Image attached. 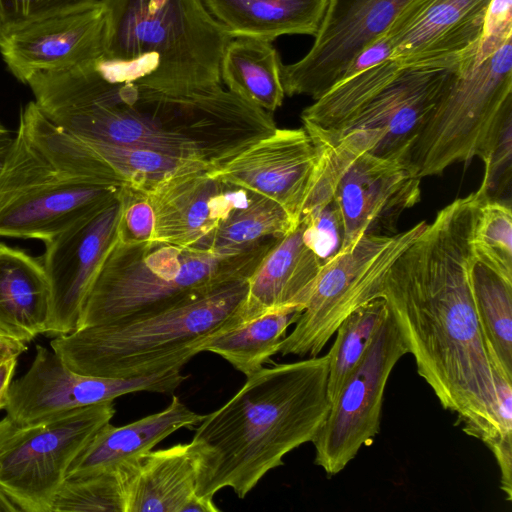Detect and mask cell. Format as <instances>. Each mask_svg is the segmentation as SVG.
Listing matches in <instances>:
<instances>
[{"mask_svg": "<svg viewBox=\"0 0 512 512\" xmlns=\"http://www.w3.org/2000/svg\"><path fill=\"white\" fill-rule=\"evenodd\" d=\"M486 199L478 189L439 210L391 265L380 298L442 407L497 455L512 448V432L500 427L493 368L471 284L470 236Z\"/></svg>", "mask_w": 512, "mask_h": 512, "instance_id": "1", "label": "cell"}, {"mask_svg": "<svg viewBox=\"0 0 512 512\" xmlns=\"http://www.w3.org/2000/svg\"><path fill=\"white\" fill-rule=\"evenodd\" d=\"M328 364L326 353L263 367L204 415L190 442L199 497L228 487L244 498L289 452L315 439L331 407Z\"/></svg>", "mask_w": 512, "mask_h": 512, "instance_id": "2", "label": "cell"}, {"mask_svg": "<svg viewBox=\"0 0 512 512\" xmlns=\"http://www.w3.org/2000/svg\"><path fill=\"white\" fill-rule=\"evenodd\" d=\"M121 189L89 147L30 101L20 111L0 174V237L46 242L105 207Z\"/></svg>", "mask_w": 512, "mask_h": 512, "instance_id": "3", "label": "cell"}, {"mask_svg": "<svg viewBox=\"0 0 512 512\" xmlns=\"http://www.w3.org/2000/svg\"><path fill=\"white\" fill-rule=\"evenodd\" d=\"M101 63L115 79L174 94L221 86L232 39L202 0H102Z\"/></svg>", "mask_w": 512, "mask_h": 512, "instance_id": "4", "label": "cell"}, {"mask_svg": "<svg viewBox=\"0 0 512 512\" xmlns=\"http://www.w3.org/2000/svg\"><path fill=\"white\" fill-rule=\"evenodd\" d=\"M247 289L248 279L234 281L156 312L76 329L50 346L84 375L140 378L182 370L208 339L242 323Z\"/></svg>", "mask_w": 512, "mask_h": 512, "instance_id": "5", "label": "cell"}, {"mask_svg": "<svg viewBox=\"0 0 512 512\" xmlns=\"http://www.w3.org/2000/svg\"><path fill=\"white\" fill-rule=\"evenodd\" d=\"M277 239L225 254L156 241L129 245L116 238L86 296L77 329L156 312L248 279Z\"/></svg>", "mask_w": 512, "mask_h": 512, "instance_id": "6", "label": "cell"}, {"mask_svg": "<svg viewBox=\"0 0 512 512\" xmlns=\"http://www.w3.org/2000/svg\"><path fill=\"white\" fill-rule=\"evenodd\" d=\"M512 122V39L454 71L409 153L420 178L474 158L486 163Z\"/></svg>", "mask_w": 512, "mask_h": 512, "instance_id": "7", "label": "cell"}, {"mask_svg": "<svg viewBox=\"0 0 512 512\" xmlns=\"http://www.w3.org/2000/svg\"><path fill=\"white\" fill-rule=\"evenodd\" d=\"M427 225L421 221L392 235H365L326 261L292 332L278 348L282 356L315 357L353 311L380 298L387 271Z\"/></svg>", "mask_w": 512, "mask_h": 512, "instance_id": "8", "label": "cell"}, {"mask_svg": "<svg viewBox=\"0 0 512 512\" xmlns=\"http://www.w3.org/2000/svg\"><path fill=\"white\" fill-rule=\"evenodd\" d=\"M115 414L106 401L18 428L0 448V488L25 512H51L67 471Z\"/></svg>", "mask_w": 512, "mask_h": 512, "instance_id": "9", "label": "cell"}, {"mask_svg": "<svg viewBox=\"0 0 512 512\" xmlns=\"http://www.w3.org/2000/svg\"><path fill=\"white\" fill-rule=\"evenodd\" d=\"M407 353L396 322L388 311L312 441L314 462L328 476L340 473L379 433L388 379L397 362Z\"/></svg>", "mask_w": 512, "mask_h": 512, "instance_id": "10", "label": "cell"}, {"mask_svg": "<svg viewBox=\"0 0 512 512\" xmlns=\"http://www.w3.org/2000/svg\"><path fill=\"white\" fill-rule=\"evenodd\" d=\"M453 72L448 69L403 68L320 149L336 146L353 157L369 153L409 158L416 137Z\"/></svg>", "mask_w": 512, "mask_h": 512, "instance_id": "11", "label": "cell"}, {"mask_svg": "<svg viewBox=\"0 0 512 512\" xmlns=\"http://www.w3.org/2000/svg\"><path fill=\"white\" fill-rule=\"evenodd\" d=\"M35 352L27 372L11 382L4 408L18 428L130 393L172 394L186 380L180 369L140 378L84 375L66 366L53 350L37 344Z\"/></svg>", "mask_w": 512, "mask_h": 512, "instance_id": "12", "label": "cell"}, {"mask_svg": "<svg viewBox=\"0 0 512 512\" xmlns=\"http://www.w3.org/2000/svg\"><path fill=\"white\" fill-rule=\"evenodd\" d=\"M411 1L330 0L310 50L299 61L282 64L285 95L321 97L367 45L387 32Z\"/></svg>", "mask_w": 512, "mask_h": 512, "instance_id": "13", "label": "cell"}, {"mask_svg": "<svg viewBox=\"0 0 512 512\" xmlns=\"http://www.w3.org/2000/svg\"><path fill=\"white\" fill-rule=\"evenodd\" d=\"M490 0H412L385 33L401 68L457 71L476 58Z\"/></svg>", "mask_w": 512, "mask_h": 512, "instance_id": "14", "label": "cell"}, {"mask_svg": "<svg viewBox=\"0 0 512 512\" xmlns=\"http://www.w3.org/2000/svg\"><path fill=\"white\" fill-rule=\"evenodd\" d=\"M421 179L404 156L363 153L343 165L333 193L341 248L365 235L395 234L401 214L421 199Z\"/></svg>", "mask_w": 512, "mask_h": 512, "instance_id": "15", "label": "cell"}, {"mask_svg": "<svg viewBox=\"0 0 512 512\" xmlns=\"http://www.w3.org/2000/svg\"><path fill=\"white\" fill-rule=\"evenodd\" d=\"M120 208L119 193L105 207L44 242L41 263L51 290V313L45 335H67L78 328L86 296L116 239Z\"/></svg>", "mask_w": 512, "mask_h": 512, "instance_id": "16", "label": "cell"}, {"mask_svg": "<svg viewBox=\"0 0 512 512\" xmlns=\"http://www.w3.org/2000/svg\"><path fill=\"white\" fill-rule=\"evenodd\" d=\"M103 4L39 19L0 33V54L21 83L38 72L60 71L103 56Z\"/></svg>", "mask_w": 512, "mask_h": 512, "instance_id": "17", "label": "cell"}, {"mask_svg": "<svg viewBox=\"0 0 512 512\" xmlns=\"http://www.w3.org/2000/svg\"><path fill=\"white\" fill-rule=\"evenodd\" d=\"M320 157V149L304 127H277L212 173L276 201L298 222Z\"/></svg>", "mask_w": 512, "mask_h": 512, "instance_id": "18", "label": "cell"}, {"mask_svg": "<svg viewBox=\"0 0 512 512\" xmlns=\"http://www.w3.org/2000/svg\"><path fill=\"white\" fill-rule=\"evenodd\" d=\"M145 194L155 217L151 241L210 250L218 226L245 200L248 190L212 171L197 170L170 177Z\"/></svg>", "mask_w": 512, "mask_h": 512, "instance_id": "19", "label": "cell"}, {"mask_svg": "<svg viewBox=\"0 0 512 512\" xmlns=\"http://www.w3.org/2000/svg\"><path fill=\"white\" fill-rule=\"evenodd\" d=\"M303 231L299 220L275 241L248 278L242 323L282 308L304 309L323 262L306 243Z\"/></svg>", "mask_w": 512, "mask_h": 512, "instance_id": "20", "label": "cell"}, {"mask_svg": "<svg viewBox=\"0 0 512 512\" xmlns=\"http://www.w3.org/2000/svg\"><path fill=\"white\" fill-rule=\"evenodd\" d=\"M124 464L126 512L219 511L213 499L196 494V458L190 443L150 450Z\"/></svg>", "mask_w": 512, "mask_h": 512, "instance_id": "21", "label": "cell"}, {"mask_svg": "<svg viewBox=\"0 0 512 512\" xmlns=\"http://www.w3.org/2000/svg\"><path fill=\"white\" fill-rule=\"evenodd\" d=\"M204 415L189 409L177 396L162 411L124 426L104 425L70 465L67 477L117 467L152 450L181 428L198 425Z\"/></svg>", "mask_w": 512, "mask_h": 512, "instance_id": "22", "label": "cell"}, {"mask_svg": "<svg viewBox=\"0 0 512 512\" xmlns=\"http://www.w3.org/2000/svg\"><path fill=\"white\" fill-rule=\"evenodd\" d=\"M51 290L41 260L0 243V333L27 344L46 334Z\"/></svg>", "mask_w": 512, "mask_h": 512, "instance_id": "23", "label": "cell"}, {"mask_svg": "<svg viewBox=\"0 0 512 512\" xmlns=\"http://www.w3.org/2000/svg\"><path fill=\"white\" fill-rule=\"evenodd\" d=\"M232 38L316 36L330 0H202Z\"/></svg>", "mask_w": 512, "mask_h": 512, "instance_id": "24", "label": "cell"}, {"mask_svg": "<svg viewBox=\"0 0 512 512\" xmlns=\"http://www.w3.org/2000/svg\"><path fill=\"white\" fill-rule=\"evenodd\" d=\"M281 67L279 53L271 41L235 37L222 55L221 81L239 98L273 113L285 97Z\"/></svg>", "mask_w": 512, "mask_h": 512, "instance_id": "25", "label": "cell"}, {"mask_svg": "<svg viewBox=\"0 0 512 512\" xmlns=\"http://www.w3.org/2000/svg\"><path fill=\"white\" fill-rule=\"evenodd\" d=\"M301 312L296 307L266 312L211 337L200 352L217 354L250 377L278 353L288 327L295 324Z\"/></svg>", "mask_w": 512, "mask_h": 512, "instance_id": "26", "label": "cell"}, {"mask_svg": "<svg viewBox=\"0 0 512 512\" xmlns=\"http://www.w3.org/2000/svg\"><path fill=\"white\" fill-rule=\"evenodd\" d=\"M471 284L491 366L512 381V282L475 262Z\"/></svg>", "mask_w": 512, "mask_h": 512, "instance_id": "27", "label": "cell"}, {"mask_svg": "<svg viewBox=\"0 0 512 512\" xmlns=\"http://www.w3.org/2000/svg\"><path fill=\"white\" fill-rule=\"evenodd\" d=\"M298 222L276 201L248 191L245 200L230 211L215 231L210 250L239 253L280 238Z\"/></svg>", "mask_w": 512, "mask_h": 512, "instance_id": "28", "label": "cell"}, {"mask_svg": "<svg viewBox=\"0 0 512 512\" xmlns=\"http://www.w3.org/2000/svg\"><path fill=\"white\" fill-rule=\"evenodd\" d=\"M388 311L385 300L378 298L353 311L338 326L328 351L327 396L330 404L337 398Z\"/></svg>", "mask_w": 512, "mask_h": 512, "instance_id": "29", "label": "cell"}, {"mask_svg": "<svg viewBox=\"0 0 512 512\" xmlns=\"http://www.w3.org/2000/svg\"><path fill=\"white\" fill-rule=\"evenodd\" d=\"M128 469L117 467L65 478L51 512H126Z\"/></svg>", "mask_w": 512, "mask_h": 512, "instance_id": "30", "label": "cell"}, {"mask_svg": "<svg viewBox=\"0 0 512 512\" xmlns=\"http://www.w3.org/2000/svg\"><path fill=\"white\" fill-rule=\"evenodd\" d=\"M470 247L475 262L512 282L511 205L487 199L479 206Z\"/></svg>", "mask_w": 512, "mask_h": 512, "instance_id": "31", "label": "cell"}, {"mask_svg": "<svg viewBox=\"0 0 512 512\" xmlns=\"http://www.w3.org/2000/svg\"><path fill=\"white\" fill-rule=\"evenodd\" d=\"M308 246L323 264L332 258L342 245V225L334 200L316 206L300 219Z\"/></svg>", "mask_w": 512, "mask_h": 512, "instance_id": "32", "label": "cell"}, {"mask_svg": "<svg viewBox=\"0 0 512 512\" xmlns=\"http://www.w3.org/2000/svg\"><path fill=\"white\" fill-rule=\"evenodd\" d=\"M120 199L117 240L129 245L151 241L154 235L155 217L146 194L129 187H122Z\"/></svg>", "mask_w": 512, "mask_h": 512, "instance_id": "33", "label": "cell"}, {"mask_svg": "<svg viewBox=\"0 0 512 512\" xmlns=\"http://www.w3.org/2000/svg\"><path fill=\"white\" fill-rule=\"evenodd\" d=\"M102 0H0V33L42 18L68 13Z\"/></svg>", "mask_w": 512, "mask_h": 512, "instance_id": "34", "label": "cell"}, {"mask_svg": "<svg viewBox=\"0 0 512 512\" xmlns=\"http://www.w3.org/2000/svg\"><path fill=\"white\" fill-rule=\"evenodd\" d=\"M512 172V122L508 123L494 148L490 159L484 163L481 188L489 200L499 201L501 195L511 192Z\"/></svg>", "mask_w": 512, "mask_h": 512, "instance_id": "35", "label": "cell"}, {"mask_svg": "<svg viewBox=\"0 0 512 512\" xmlns=\"http://www.w3.org/2000/svg\"><path fill=\"white\" fill-rule=\"evenodd\" d=\"M512 39V0H490L476 54L484 60Z\"/></svg>", "mask_w": 512, "mask_h": 512, "instance_id": "36", "label": "cell"}, {"mask_svg": "<svg viewBox=\"0 0 512 512\" xmlns=\"http://www.w3.org/2000/svg\"><path fill=\"white\" fill-rule=\"evenodd\" d=\"M17 355L0 356V410L7 403V395L17 366Z\"/></svg>", "mask_w": 512, "mask_h": 512, "instance_id": "37", "label": "cell"}, {"mask_svg": "<svg viewBox=\"0 0 512 512\" xmlns=\"http://www.w3.org/2000/svg\"><path fill=\"white\" fill-rule=\"evenodd\" d=\"M17 430L18 427L7 416L0 420V448Z\"/></svg>", "mask_w": 512, "mask_h": 512, "instance_id": "38", "label": "cell"}, {"mask_svg": "<svg viewBox=\"0 0 512 512\" xmlns=\"http://www.w3.org/2000/svg\"><path fill=\"white\" fill-rule=\"evenodd\" d=\"M19 508L12 502V500L0 488V512H17Z\"/></svg>", "mask_w": 512, "mask_h": 512, "instance_id": "39", "label": "cell"}, {"mask_svg": "<svg viewBox=\"0 0 512 512\" xmlns=\"http://www.w3.org/2000/svg\"><path fill=\"white\" fill-rule=\"evenodd\" d=\"M12 135L9 129H7L1 122H0V148H4L11 144L12 142Z\"/></svg>", "mask_w": 512, "mask_h": 512, "instance_id": "40", "label": "cell"}, {"mask_svg": "<svg viewBox=\"0 0 512 512\" xmlns=\"http://www.w3.org/2000/svg\"><path fill=\"white\" fill-rule=\"evenodd\" d=\"M9 147H10V145H8L4 148H0V174L3 170L4 164L6 161V157H7L8 151H9Z\"/></svg>", "mask_w": 512, "mask_h": 512, "instance_id": "41", "label": "cell"}]
</instances>
